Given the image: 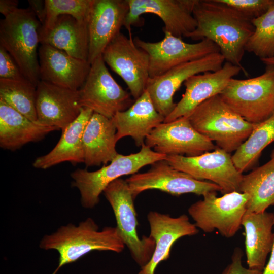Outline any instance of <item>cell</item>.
<instances>
[{
    "instance_id": "ffe728a7",
    "label": "cell",
    "mask_w": 274,
    "mask_h": 274,
    "mask_svg": "<svg viewBox=\"0 0 274 274\" xmlns=\"http://www.w3.org/2000/svg\"><path fill=\"white\" fill-rule=\"evenodd\" d=\"M38 58L40 80L74 90L83 85L91 67L88 61L47 44H41Z\"/></svg>"
},
{
    "instance_id": "8992f818",
    "label": "cell",
    "mask_w": 274,
    "mask_h": 274,
    "mask_svg": "<svg viewBox=\"0 0 274 274\" xmlns=\"http://www.w3.org/2000/svg\"><path fill=\"white\" fill-rule=\"evenodd\" d=\"M223 101L248 122L256 124L274 113V65L250 79L232 78L220 94Z\"/></svg>"
},
{
    "instance_id": "f1b7e54d",
    "label": "cell",
    "mask_w": 274,
    "mask_h": 274,
    "mask_svg": "<svg viewBox=\"0 0 274 274\" xmlns=\"http://www.w3.org/2000/svg\"><path fill=\"white\" fill-rule=\"evenodd\" d=\"M274 142V113L256 124L247 139L231 156L236 168L242 173L251 168L262 151Z\"/></svg>"
},
{
    "instance_id": "e0dca14e",
    "label": "cell",
    "mask_w": 274,
    "mask_h": 274,
    "mask_svg": "<svg viewBox=\"0 0 274 274\" xmlns=\"http://www.w3.org/2000/svg\"><path fill=\"white\" fill-rule=\"evenodd\" d=\"M128 11L127 0H93L87 21L90 64L121 32Z\"/></svg>"
},
{
    "instance_id": "7c38bea8",
    "label": "cell",
    "mask_w": 274,
    "mask_h": 274,
    "mask_svg": "<svg viewBox=\"0 0 274 274\" xmlns=\"http://www.w3.org/2000/svg\"><path fill=\"white\" fill-rule=\"evenodd\" d=\"M125 180L134 199L142 192L152 189L175 196L187 193L203 196L210 192H221V188L217 184L197 180L178 170L165 160L152 164L148 171L132 175Z\"/></svg>"
},
{
    "instance_id": "2e32d148",
    "label": "cell",
    "mask_w": 274,
    "mask_h": 274,
    "mask_svg": "<svg viewBox=\"0 0 274 274\" xmlns=\"http://www.w3.org/2000/svg\"><path fill=\"white\" fill-rule=\"evenodd\" d=\"M145 144L161 154H185L189 157L212 151L217 148L212 141L193 127L187 117L160 124L147 136Z\"/></svg>"
},
{
    "instance_id": "9c48e42d",
    "label": "cell",
    "mask_w": 274,
    "mask_h": 274,
    "mask_svg": "<svg viewBox=\"0 0 274 274\" xmlns=\"http://www.w3.org/2000/svg\"><path fill=\"white\" fill-rule=\"evenodd\" d=\"M79 91L82 107L109 119L127 110L134 102L130 93L112 76L102 55L91 64L88 76Z\"/></svg>"
},
{
    "instance_id": "f35d334b",
    "label": "cell",
    "mask_w": 274,
    "mask_h": 274,
    "mask_svg": "<svg viewBox=\"0 0 274 274\" xmlns=\"http://www.w3.org/2000/svg\"><path fill=\"white\" fill-rule=\"evenodd\" d=\"M261 60L266 65H274V56L269 58L262 59Z\"/></svg>"
},
{
    "instance_id": "4dcf8cb0",
    "label": "cell",
    "mask_w": 274,
    "mask_h": 274,
    "mask_svg": "<svg viewBox=\"0 0 274 274\" xmlns=\"http://www.w3.org/2000/svg\"><path fill=\"white\" fill-rule=\"evenodd\" d=\"M254 31L249 39L245 51L260 59L274 56V5L260 16L253 19Z\"/></svg>"
},
{
    "instance_id": "5bb4252c",
    "label": "cell",
    "mask_w": 274,
    "mask_h": 274,
    "mask_svg": "<svg viewBox=\"0 0 274 274\" xmlns=\"http://www.w3.org/2000/svg\"><path fill=\"white\" fill-rule=\"evenodd\" d=\"M225 59L220 52L184 63L161 76L149 78L146 90L157 112L165 117L175 109L174 96L182 84L190 77L206 72H215L224 64Z\"/></svg>"
},
{
    "instance_id": "7402d4cb",
    "label": "cell",
    "mask_w": 274,
    "mask_h": 274,
    "mask_svg": "<svg viewBox=\"0 0 274 274\" xmlns=\"http://www.w3.org/2000/svg\"><path fill=\"white\" fill-rule=\"evenodd\" d=\"M164 119L155 109L146 90L128 109L118 112L112 118L116 128V141L130 136L138 147L145 144L147 136Z\"/></svg>"
},
{
    "instance_id": "f546056e",
    "label": "cell",
    "mask_w": 274,
    "mask_h": 274,
    "mask_svg": "<svg viewBox=\"0 0 274 274\" xmlns=\"http://www.w3.org/2000/svg\"><path fill=\"white\" fill-rule=\"evenodd\" d=\"M36 90L26 79H0V99L33 121H37Z\"/></svg>"
},
{
    "instance_id": "8fae6325",
    "label": "cell",
    "mask_w": 274,
    "mask_h": 274,
    "mask_svg": "<svg viewBox=\"0 0 274 274\" xmlns=\"http://www.w3.org/2000/svg\"><path fill=\"white\" fill-rule=\"evenodd\" d=\"M164 33L163 39L156 42L145 41L137 37L133 39L136 45L149 55L150 78L161 76L182 63L220 52L219 47L208 39L189 43L168 32Z\"/></svg>"
},
{
    "instance_id": "d6a6232c",
    "label": "cell",
    "mask_w": 274,
    "mask_h": 274,
    "mask_svg": "<svg viewBox=\"0 0 274 274\" xmlns=\"http://www.w3.org/2000/svg\"><path fill=\"white\" fill-rule=\"evenodd\" d=\"M253 19L265 13L274 5V0H219Z\"/></svg>"
},
{
    "instance_id": "603a6c76",
    "label": "cell",
    "mask_w": 274,
    "mask_h": 274,
    "mask_svg": "<svg viewBox=\"0 0 274 274\" xmlns=\"http://www.w3.org/2000/svg\"><path fill=\"white\" fill-rule=\"evenodd\" d=\"M248 268L262 271L274 241V213L247 210L242 221Z\"/></svg>"
},
{
    "instance_id": "3957f363",
    "label": "cell",
    "mask_w": 274,
    "mask_h": 274,
    "mask_svg": "<svg viewBox=\"0 0 274 274\" xmlns=\"http://www.w3.org/2000/svg\"><path fill=\"white\" fill-rule=\"evenodd\" d=\"M187 117L198 132L230 154L247 139L255 125L234 111L220 95L201 103Z\"/></svg>"
},
{
    "instance_id": "83f0119b",
    "label": "cell",
    "mask_w": 274,
    "mask_h": 274,
    "mask_svg": "<svg viewBox=\"0 0 274 274\" xmlns=\"http://www.w3.org/2000/svg\"><path fill=\"white\" fill-rule=\"evenodd\" d=\"M239 192L248 195L249 211L263 212L274 206V150L268 162L243 175Z\"/></svg>"
},
{
    "instance_id": "d590c367",
    "label": "cell",
    "mask_w": 274,
    "mask_h": 274,
    "mask_svg": "<svg viewBox=\"0 0 274 274\" xmlns=\"http://www.w3.org/2000/svg\"><path fill=\"white\" fill-rule=\"evenodd\" d=\"M29 8L35 15L42 26L44 25L46 16L45 1L43 0H29Z\"/></svg>"
},
{
    "instance_id": "cb8c5ba5",
    "label": "cell",
    "mask_w": 274,
    "mask_h": 274,
    "mask_svg": "<svg viewBox=\"0 0 274 274\" xmlns=\"http://www.w3.org/2000/svg\"><path fill=\"white\" fill-rule=\"evenodd\" d=\"M58 129L33 121L0 99V146L15 150Z\"/></svg>"
},
{
    "instance_id": "836d02e7",
    "label": "cell",
    "mask_w": 274,
    "mask_h": 274,
    "mask_svg": "<svg viewBox=\"0 0 274 274\" xmlns=\"http://www.w3.org/2000/svg\"><path fill=\"white\" fill-rule=\"evenodd\" d=\"M0 79L12 80L26 79L12 56L1 45Z\"/></svg>"
},
{
    "instance_id": "4316f807",
    "label": "cell",
    "mask_w": 274,
    "mask_h": 274,
    "mask_svg": "<svg viewBox=\"0 0 274 274\" xmlns=\"http://www.w3.org/2000/svg\"><path fill=\"white\" fill-rule=\"evenodd\" d=\"M40 44L50 45L73 57L88 61L87 23L79 21L70 15H61L50 29H40Z\"/></svg>"
},
{
    "instance_id": "484cf974",
    "label": "cell",
    "mask_w": 274,
    "mask_h": 274,
    "mask_svg": "<svg viewBox=\"0 0 274 274\" xmlns=\"http://www.w3.org/2000/svg\"><path fill=\"white\" fill-rule=\"evenodd\" d=\"M94 112L82 107L78 117L62 130L61 138L53 149L34 161V167L47 169L64 162L84 163L82 136L85 128Z\"/></svg>"
},
{
    "instance_id": "4fadbf2b",
    "label": "cell",
    "mask_w": 274,
    "mask_h": 274,
    "mask_svg": "<svg viewBox=\"0 0 274 274\" xmlns=\"http://www.w3.org/2000/svg\"><path fill=\"white\" fill-rule=\"evenodd\" d=\"M102 56L112 70L125 82L134 100L145 92L150 78L148 54L132 37L120 32L107 46Z\"/></svg>"
},
{
    "instance_id": "d4e9b609",
    "label": "cell",
    "mask_w": 274,
    "mask_h": 274,
    "mask_svg": "<svg viewBox=\"0 0 274 274\" xmlns=\"http://www.w3.org/2000/svg\"><path fill=\"white\" fill-rule=\"evenodd\" d=\"M116 128L112 120L93 113L83 132L84 163L87 167L106 165L118 154Z\"/></svg>"
},
{
    "instance_id": "6da1fadb",
    "label": "cell",
    "mask_w": 274,
    "mask_h": 274,
    "mask_svg": "<svg viewBox=\"0 0 274 274\" xmlns=\"http://www.w3.org/2000/svg\"><path fill=\"white\" fill-rule=\"evenodd\" d=\"M193 15L197 26L187 37L213 42L226 62L243 68L245 46L254 31L252 19L219 0H196Z\"/></svg>"
},
{
    "instance_id": "7a4b0ae2",
    "label": "cell",
    "mask_w": 274,
    "mask_h": 274,
    "mask_svg": "<svg viewBox=\"0 0 274 274\" xmlns=\"http://www.w3.org/2000/svg\"><path fill=\"white\" fill-rule=\"evenodd\" d=\"M44 250H56L59 263L52 274H56L63 265L77 261L94 250L120 253L124 249L116 227L107 226L101 230L90 218L78 225L69 223L59 227L55 232L45 235L40 243Z\"/></svg>"
},
{
    "instance_id": "44dd1931",
    "label": "cell",
    "mask_w": 274,
    "mask_h": 274,
    "mask_svg": "<svg viewBox=\"0 0 274 274\" xmlns=\"http://www.w3.org/2000/svg\"><path fill=\"white\" fill-rule=\"evenodd\" d=\"M150 227V236L155 242L153 255L149 262L141 268L138 274H155L158 264L170 256L174 243L183 236H193L199 231L189 217L183 214L178 217L156 211H150L147 215Z\"/></svg>"
},
{
    "instance_id": "ba28073f",
    "label": "cell",
    "mask_w": 274,
    "mask_h": 274,
    "mask_svg": "<svg viewBox=\"0 0 274 274\" xmlns=\"http://www.w3.org/2000/svg\"><path fill=\"white\" fill-rule=\"evenodd\" d=\"M115 217L119 234L129 249L134 261L141 267L150 260L155 242L150 236L140 238L137 232L138 225L134 199L126 180L119 178L111 183L103 192Z\"/></svg>"
},
{
    "instance_id": "30bf717a",
    "label": "cell",
    "mask_w": 274,
    "mask_h": 274,
    "mask_svg": "<svg viewBox=\"0 0 274 274\" xmlns=\"http://www.w3.org/2000/svg\"><path fill=\"white\" fill-rule=\"evenodd\" d=\"M165 160L174 168L197 180L217 184L223 194L239 192L243 173L235 167L230 154L218 147L195 156L167 155Z\"/></svg>"
},
{
    "instance_id": "d6986e66",
    "label": "cell",
    "mask_w": 274,
    "mask_h": 274,
    "mask_svg": "<svg viewBox=\"0 0 274 274\" xmlns=\"http://www.w3.org/2000/svg\"><path fill=\"white\" fill-rule=\"evenodd\" d=\"M36 108L37 121L62 130L80 114L78 90L40 80L37 86Z\"/></svg>"
},
{
    "instance_id": "277c9868",
    "label": "cell",
    "mask_w": 274,
    "mask_h": 274,
    "mask_svg": "<svg viewBox=\"0 0 274 274\" xmlns=\"http://www.w3.org/2000/svg\"><path fill=\"white\" fill-rule=\"evenodd\" d=\"M42 25L28 7L18 8L0 21V45L12 56L25 78L40 81L38 45Z\"/></svg>"
},
{
    "instance_id": "1f68e13d",
    "label": "cell",
    "mask_w": 274,
    "mask_h": 274,
    "mask_svg": "<svg viewBox=\"0 0 274 274\" xmlns=\"http://www.w3.org/2000/svg\"><path fill=\"white\" fill-rule=\"evenodd\" d=\"M46 16L41 29H50L57 18L63 15L73 16L81 22L88 21L93 0H45Z\"/></svg>"
},
{
    "instance_id": "52a82bcc",
    "label": "cell",
    "mask_w": 274,
    "mask_h": 274,
    "mask_svg": "<svg viewBox=\"0 0 274 274\" xmlns=\"http://www.w3.org/2000/svg\"><path fill=\"white\" fill-rule=\"evenodd\" d=\"M203 197L188 209L196 227L206 233L217 230L225 237L234 236L242 226L248 195L233 191L217 197V192H210Z\"/></svg>"
},
{
    "instance_id": "e575fe53",
    "label": "cell",
    "mask_w": 274,
    "mask_h": 274,
    "mask_svg": "<svg viewBox=\"0 0 274 274\" xmlns=\"http://www.w3.org/2000/svg\"><path fill=\"white\" fill-rule=\"evenodd\" d=\"M243 252L236 247L231 256V262L224 269L221 274H262V271L246 268L242 265Z\"/></svg>"
},
{
    "instance_id": "9a60e30c",
    "label": "cell",
    "mask_w": 274,
    "mask_h": 274,
    "mask_svg": "<svg viewBox=\"0 0 274 274\" xmlns=\"http://www.w3.org/2000/svg\"><path fill=\"white\" fill-rule=\"evenodd\" d=\"M129 11L124 26L131 36V26L140 23L142 15L151 13L163 21V32L182 38L193 32L197 26L193 15L196 0H127Z\"/></svg>"
},
{
    "instance_id": "8d00e7d4",
    "label": "cell",
    "mask_w": 274,
    "mask_h": 274,
    "mask_svg": "<svg viewBox=\"0 0 274 274\" xmlns=\"http://www.w3.org/2000/svg\"><path fill=\"white\" fill-rule=\"evenodd\" d=\"M17 0H1L0 12L4 17L17 10L18 8Z\"/></svg>"
},
{
    "instance_id": "74e56055",
    "label": "cell",
    "mask_w": 274,
    "mask_h": 274,
    "mask_svg": "<svg viewBox=\"0 0 274 274\" xmlns=\"http://www.w3.org/2000/svg\"><path fill=\"white\" fill-rule=\"evenodd\" d=\"M262 274H274V241L268 261L265 266Z\"/></svg>"
},
{
    "instance_id": "ac0fdd59",
    "label": "cell",
    "mask_w": 274,
    "mask_h": 274,
    "mask_svg": "<svg viewBox=\"0 0 274 274\" xmlns=\"http://www.w3.org/2000/svg\"><path fill=\"white\" fill-rule=\"evenodd\" d=\"M243 68L226 62L215 72H206L193 75L184 83L185 93L173 112L163 122H169L182 117H188L199 105L207 99L220 95L229 81Z\"/></svg>"
},
{
    "instance_id": "5b68a950",
    "label": "cell",
    "mask_w": 274,
    "mask_h": 274,
    "mask_svg": "<svg viewBox=\"0 0 274 274\" xmlns=\"http://www.w3.org/2000/svg\"><path fill=\"white\" fill-rule=\"evenodd\" d=\"M167 155L152 150L144 144L141 150L129 155L118 154L108 165L98 170L89 172L78 168L71 173L72 186L80 193L83 207L91 209L99 202V196L113 181L125 175H133L142 167L160 160Z\"/></svg>"
}]
</instances>
